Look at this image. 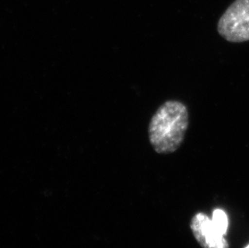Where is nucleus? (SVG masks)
Returning <instances> with one entry per match:
<instances>
[{
    "label": "nucleus",
    "mask_w": 249,
    "mask_h": 248,
    "mask_svg": "<svg viewBox=\"0 0 249 248\" xmlns=\"http://www.w3.org/2000/svg\"><path fill=\"white\" fill-rule=\"evenodd\" d=\"M249 248V245H248V246H247V247H246V248Z\"/></svg>",
    "instance_id": "nucleus-5"
},
{
    "label": "nucleus",
    "mask_w": 249,
    "mask_h": 248,
    "mask_svg": "<svg viewBox=\"0 0 249 248\" xmlns=\"http://www.w3.org/2000/svg\"><path fill=\"white\" fill-rule=\"evenodd\" d=\"M188 109L178 100L166 101L158 108L148 126L151 145L158 154H171L183 143L189 126Z\"/></svg>",
    "instance_id": "nucleus-1"
},
{
    "label": "nucleus",
    "mask_w": 249,
    "mask_h": 248,
    "mask_svg": "<svg viewBox=\"0 0 249 248\" xmlns=\"http://www.w3.org/2000/svg\"><path fill=\"white\" fill-rule=\"evenodd\" d=\"M217 31L228 42L249 41V0L234 1L219 19Z\"/></svg>",
    "instance_id": "nucleus-2"
},
{
    "label": "nucleus",
    "mask_w": 249,
    "mask_h": 248,
    "mask_svg": "<svg viewBox=\"0 0 249 248\" xmlns=\"http://www.w3.org/2000/svg\"><path fill=\"white\" fill-rule=\"evenodd\" d=\"M212 221L214 227L216 228L219 233H221L223 235L227 234L228 228V218L224 211L219 210V209L214 210L213 214H212Z\"/></svg>",
    "instance_id": "nucleus-4"
},
{
    "label": "nucleus",
    "mask_w": 249,
    "mask_h": 248,
    "mask_svg": "<svg viewBox=\"0 0 249 248\" xmlns=\"http://www.w3.org/2000/svg\"><path fill=\"white\" fill-rule=\"evenodd\" d=\"M190 226L196 241L202 248H229L225 235L217 230L206 213H196Z\"/></svg>",
    "instance_id": "nucleus-3"
}]
</instances>
